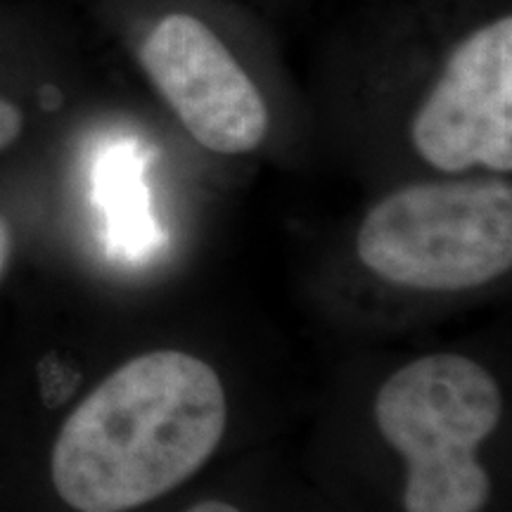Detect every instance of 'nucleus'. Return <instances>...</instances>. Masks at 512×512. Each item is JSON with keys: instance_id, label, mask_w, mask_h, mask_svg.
<instances>
[{"instance_id": "obj_1", "label": "nucleus", "mask_w": 512, "mask_h": 512, "mask_svg": "<svg viewBox=\"0 0 512 512\" xmlns=\"http://www.w3.org/2000/svg\"><path fill=\"white\" fill-rule=\"evenodd\" d=\"M209 363L176 349L143 354L102 380L64 420L50 472L79 512H124L195 475L226 430Z\"/></svg>"}, {"instance_id": "obj_2", "label": "nucleus", "mask_w": 512, "mask_h": 512, "mask_svg": "<svg viewBox=\"0 0 512 512\" xmlns=\"http://www.w3.org/2000/svg\"><path fill=\"white\" fill-rule=\"evenodd\" d=\"M501 389L489 370L456 354L418 358L375 399L382 439L406 460V512H479L489 475L477 448L501 422Z\"/></svg>"}, {"instance_id": "obj_3", "label": "nucleus", "mask_w": 512, "mask_h": 512, "mask_svg": "<svg viewBox=\"0 0 512 512\" xmlns=\"http://www.w3.org/2000/svg\"><path fill=\"white\" fill-rule=\"evenodd\" d=\"M356 249L368 271L394 285H486L512 264V188L498 178L406 185L368 211Z\"/></svg>"}, {"instance_id": "obj_4", "label": "nucleus", "mask_w": 512, "mask_h": 512, "mask_svg": "<svg viewBox=\"0 0 512 512\" xmlns=\"http://www.w3.org/2000/svg\"><path fill=\"white\" fill-rule=\"evenodd\" d=\"M415 152L444 174L512 169V17L460 38L411 124Z\"/></svg>"}, {"instance_id": "obj_5", "label": "nucleus", "mask_w": 512, "mask_h": 512, "mask_svg": "<svg viewBox=\"0 0 512 512\" xmlns=\"http://www.w3.org/2000/svg\"><path fill=\"white\" fill-rule=\"evenodd\" d=\"M185 131L216 155H247L264 143L271 114L252 76L223 38L190 12H166L138 50Z\"/></svg>"}, {"instance_id": "obj_6", "label": "nucleus", "mask_w": 512, "mask_h": 512, "mask_svg": "<svg viewBox=\"0 0 512 512\" xmlns=\"http://www.w3.org/2000/svg\"><path fill=\"white\" fill-rule=\"evenodd\" d=\"M24 128V117L22 110L15 105V102L0 98V150L10 147L19 138Z\"/></svg>"}, {"instance_id": "obj_7", "label": "nucleus", "mask_w": 512, "mask_h": 512, "mask_svg": "<svg viewBox=\"0 0 512 512\" xmlns=\"http://www.w3.org/2000/svg\"><path fill=\"white\" fill-rule=\"evenodd\" d=\"M10 249H12V235L8 223L0 219V275L5 273L10 261Z\"/></svg>"}, {"instance_id": "obj_8", "label": "nucleus", "mask_w": 512, "mask_h": 512, "mask_svg": "<svg viewBox=\"0 0 512 512\" xmlns=\"http://www.w3.org/2000/svg\"><path fill=\"white\" fill-rule=\"evenodd\" d=\"M185 512H240V510L233 508L230 503H223V501H202V503L192 505V508Z\"/></svg>"}]
</instances>
